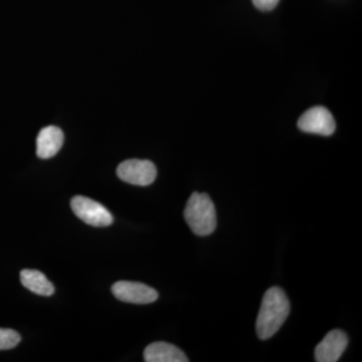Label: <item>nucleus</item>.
I'll list each match as a JSON object with an SVG mask.
<instances>
[{
  "label": "nucleus",
  "instance_id": "1",
  "mask_svg": "<svg viewBox=\"0 0 362 362\" xmlns=\"http://www.w3.org/2000/svg\"><path fill=\"white\" fill-rule=\"evenodd\" d=\"M290 302L283 289L272 287L265 293L262 301L256 331L261 340L273 337L282 327L290 314Z\"/></svg>",
  "mask_w": 362,
  "mask_h": 362
},
{
  "label": "nucleus",
  "instance_id": "2",
  "mask_svg": "<svg viewBox=\"0 0 362 362\" xmlns=\"http://www.w3.org/2000/svg\"><path fill=\"white\" fill-rule=\"evenodd\" d=\"M183 214L190 230L199 237H206L216 230V207L209 194L194 192L187 201Z\"/></svg>",
  "mask_w": 362,
  "mask_h": 362
},
{
  "label": "nucleus",
  "instance_id": "3",
  "mask_svg": "<svg viewBox=\"0 0 362 362\" xmlns=\"http://www.w3.org/2000/svg\"><path fill=\"white\" fill-rule=\"evenodd\" d=\"M71 207L74 214L87 225L96 228H106L113 223L114 218L110 211L89 197L81 195L74 197L71 202Z\"/></svg>",
  "mask_w": 362,
  "mask_h": 362
},
{
  "label": "nucleus",
  "instance_id": "4",
  "mask_svg": "<svg viewBox=\"0 0 362 362\" xmlns=\"http://www.w3.org/2000/svg\"><path fill=\"white\" fill-rule=\"evenodd\" d=\"M117 175L121 180L138 187H148L157 176L153 162L141 159H129L119 164Z\"/></svg>",
  "mask_w": 362,
  "mask_h": 362
},
{
  "label": "nucleus",
  "instance_id": "5",
  "mask_svg": "<svg viewBox=\"0 0 362 362\" xmlns=\"http://www.w3.org/2000/svg\"><path fill=\"white\" fill-rule=\"evenodd\" d=\"M298 127L303 132L330 136L334 133L337 125L332 114L328 109L317 106L309 109L300 117Z\"/></svg>",
  "mask_w": 362,
  "mask_h": 362
},
{
  "label": "nucleus",
  "instance_id": "6",
  "mask_svg": "<svg viewBox=\"0 0 362 362\" xmlns=\"http://www.w3.org/2000/svg\"><path fill=\"white\" fill-rule=\"evenodd\" d=\"M112 293L117 299L126 303L149 304L158 299L156 289L142 283L119 281L112 286Z\"/></svg>",
  "mask_w": 362,
  "mask_h": 362
},
{
  "label": "nucleus",
  "instance_id": "7",
  "mask_svg": "<svg viewBox=\"0 0 362 362\" xmlns=\"http://www.w3.org/2000/svg\"><path fill=\"white\" fill-rule=\"evenodd\" d=\"M349 345V337L342 330L328 332L315 349L317 362H337Z\"/></svg>",
  "mask_w": 362,
  "mask_h": 362
},
{
  "label": "nucleus",
  "instance_id": "8",
  "mask_svg": "<svg viewBox=\"0 0 362 362\" xmlns=\"http://www.w3.org/2000/svg\"><path fill=\"white\" fill-rule=\"evenodd\" d=\"M64 144V133L56 126H47L40 130L37 138V154L40 158L49 159L56 156Z\"/></svg>",
  "mask_w": 362,
  "mask_h": 362
},
{
  "label": "nucleus",
  "instance_id": "9",
  "mask_svg": "<svg viewBox=\"0 0 362 362\" xmlns=\"http://www.w3.org/2000/svg\"><path fill=\"white\" fill-rule=\"evenodd\" d=\"M146 362H187V356L182 350L168 342H153L144 350Z\"/></svg>",
  "mask_w": 362,
  "mask_h": 362
},
{
  "label": "nucleus",
  "instance_id": "10",
  "mask_svg": "<svg viewBox=\"0 0 362 362\" xmlns=\"http://www.w3.org/2000/svg\"><path fill=\"white\" fill-rule=\"evenodd\" d=\"M21 282L23 287L40 296L49 297L54 293V285L47 280L42 272L23 270L21 272Z\"/></svg>",
  "mask_w": 362,
  "mask_h": 362
},
{
  "label": "nucleus",
  "instance_id": "11",
  "mask_svg": "<svg viewBox=\"0 0 362 362\" xmlns=\"http://www.w3.org/2000/svg\"><path fill=\"white\" fill-rule=\"evenodd\" d=\"M21 340V335L16 330L0 328V350L13 349Z\"/></svg>",
  "mask_w": 362,
  "mask_h": 362
},
{
  "label": "nucleus",
  "instance_id": "12",
  "mask_svg": "<svg viewBox=\"0 0 362 362\" xmlns=\"http://www.w3.org/2000/svg\"><path fill=\"white\" fill-rule=\"evenodd\" d=\"M252 1L259 11H270L278 6L280 0H252Z\"/></svg>",
  "mask_w": 362,
  "mask_h": 362
}]
</instances>
